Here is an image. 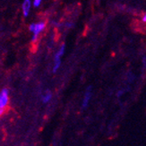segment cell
<instances>
[{
	"mask_svg": "<svg viewBox=\"0 0 146 146\" xmlns=\"http://www.w3.org/2000/svg\"><path fill=\"white\" fill-rule=\"evenodd\" d=\"M143 22H144V23H146V14L143 15Z\"/></svg>",
	"mask_w": 146,
	"mask_h": 146,
	"instance_id": "obj_9",
	"label": "cell"
},
{
	"mask_svg": "<svg viewBox=\"0 0 146 146\" xmlns=\"http://www.w3.org/2000/svg\"><path fill=\"white\" fill-rule=\"evenodd\" d=\"M9 103V91L4 88L0 92V109H5Z\"/></svg>",
	"mask_w": 146,
	"mask_h": 146,
	"instance_id": "obj_3",
	"label": "cell"
},
{
	"mask_svg": "<svg viewBox=\"0 0 146 146\" xmlns=\"http://www.w3.org/2000/svg\"><path fill=\"white\" fill-rule=\"evenodd\" d=\"M51 98H52V94L50 93L49 92H47L46 93H44V94L42 95L41 100H42V101H43V103L47 104V103L49 102L50 100H51Z\"/></svg>",
	"mask_w": 146,
	"mask_h": 146,
	"instance_id": "obj_6",
	"label": "cell"
},
{
	"mask_svg": "<svg viewBox=\"0 0 146 146\" xmlns=\"http://www.w3.org/2000/svg\"><path fill=\"white\" fill-rule=\"evenodd\" d=\"M42 2V0H33V5L35 7H39Z\"/></svg>",
	"mask_w": 146,
	"mask_h": 146,
	"instance_id": "obj_7",
	"label": "cell"
},
{
	"mask_svg": "<svg viewBox=\"0 0 146 146\" xmlns=\"http://www.w3.org/2000/svg\"><path fill=\"white\" fill-rule=\"evenodd\" d=\"M31 7V0H23L22 4V10H23V15L24 17H27L30 14Z\"/></svg>",
	"mask_w": 146,
	"mask_h": 146,
	"instance_id": "obj_5",
	"label": "cell"
},
{
	"mask_svg": "<svg viewBox=\"0 0 146 146\" xmlns=\"http://www.w3.org/2000/svg\"><path fill=\"white\" fill-rule=\"evenodd\" d=\"M46 22H39L37 23H31L30 24L29 26V30L30 31H31V33H33V35H36V36H39L42 31L45 30L46 28Z\"/></svg>",
	"mask_w": 146,
	"mask_h": 146,
	"instance_id": "obj_2",
	"label": "cell"
},
{
	"mask_svg": "<svg viewBox=\"0 0 146 146\" xmlns=\"http://www.w3.org/2000/svg\"><path fill=\"white\" fill-rule=\"evenodd\" d=\"M65 49H66V45L65 44H62V46L59 48L58 50V52L55 55V58H54V66H53V73H56L59 69L61 66V58L63 55L65 53Z\"/></svg>",
	"mask_w": 146,
	"mask_h": 146,
	"instance_id": "obj_1",
	"label": "cell"
},
{
	"mask_svg": "<svg viewBox=\"0 0 146 146\" xmlns=\"http://www.w3.org/2000/svg\"><path fill=\"white\" fill-rule=\"evenodd\" d=\"M5 113V109H0V117H1Z\"/></svg>",
	"mask_w": 146,
	"mask_h": 146,
	"instance_id": "obj_8",
	"label": "cell"
},
{
	"mask_svg": "<svg viewBox=\"0 0 146 146\" xmlns=\"http://www.w3.org/2000/svg\"><path fill=\"white\" fill-rule=\"evenodd\" d=\"M92 87H88L87 90L84 93V99H82V108L84 110H85L86 108L89 106V103H90V101L92 100Z\"/></svg>",
	"mask_w": 146,
	"mask_h": 146,
	"instance_id": "obj_4",
	"label": "cell"
}]
</instances>
